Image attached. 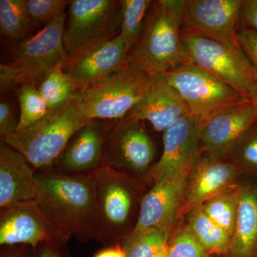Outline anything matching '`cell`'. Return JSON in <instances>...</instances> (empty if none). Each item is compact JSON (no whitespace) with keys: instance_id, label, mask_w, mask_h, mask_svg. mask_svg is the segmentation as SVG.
Instances as JSON below:
<instances>
[{"instance_id":"obj_1","label":"cell","mask_w":257,"mask_h":257,"mask_svg":"<svg viewBox=\"0 0 257 257\" xmlns=\"http://www.w3.org/2000/svg\"><path fill=\"white\" fill-rule=\"evenodd\" d=\"M35 201L64 232L81 243L100 241L97 199L91 175L37 171Z\"/></svg>"},{"instance_id":"obj_2","label":"cell","mask_w":257,"mask_h":257,"mask_svg":"<svg viewBox=\"0 0 257 257\" xmlns=\"http://www.w3.org/2000/svg\"><path fill=\"white\" fill-rule=\"evenodd\" d=\"M185 2H153L143 33L128 54L131 65L155 75L189 63L181 28Z\"/></svg>"},{"instance_id":"obj_3","label":"cell","mask_w":257,"mask_h":257,"mask_svg":"<svg viewBox=\"0 0 257 257\" xmlns=\"http://www.w3.org/2000/svg\"><path fill=\"white\" fill-rule=\"evenodd\" d=\"M90 120L79 92L43 119L1 141L20 152L35 170H50L72 137Z\"/></svg>"},{"instance_id":"obj_4","label":"cell","mask_w":257,"mask_h":257,"mask_svg":"<svg viewBox=\"0 0 257 257\" xmlns=\"http://www.w3.org/2000/svg\"><path fill=\"white\" fill-rule=\"evenodd\" d=\"M66 18L67 15H62L36 35L19 42L11 63L0 65L2 94L26 84L37 87L49 71L67 60L63 40Z\"/></svg>"},{"instance_id":"obj_5","label":"cell","mask_w":257,"mask_h":257,"mask_svg":"<svg viewBox=\"0 0 257 257\" xmlns=\"http://www.w3.org/2000/svg\"><path fill=\"white\" fill-rule=\"evenodd\" d=\"M95 184L100 242L121 243L135 228L133 224L138 198L135 177L104 165L92 173Z\"/></svg>"},{"instance_id":"obj_6","label":"cell","mask_w":257,"mask_h":257,"mask_svg":"<svg viewBox=\"0 0 257 257\" xmlns=\"http://www.w3.org/2000/svg\"><path fill=\"white\" fill-rule=\"evenodd\" d=\"M153 75L130 65L80 91L91 119H124L146 94Z\"/></svg>"},{"instance_id":"obj_7","label":"cell","mask_w":257,"mask_h":257,"mask_svg":"<svg viewBox=\"0 0 257 257\" xmlns=\"http://www.w3.org/2000/svg\"><path fill=\"white\" fill-rule=\"evenodd\" d=\"M162 74L201 126L225 109L249 99L192 64L179 66Z\"/></svg>"},{"instance_id":"obj_8","label":"cell","mask_w":257,"mask_h":257,"mask_svg":"<svg viewBox=\"0 0 257 257\" xmlns=\"http://www.w3.org/2000/svg\"><path fill=\"white\" fill-rule=\"evenodd\" d=\"M182 40L189 63L248 97L257 82V74L241 49L182 30Z\"/></svg>"},{"instance_id":"obj_9","label":"cell","mask_w":257,"mask_h":257,"mask_svg":"<svg viewBox=\"0 0 257 257\" xmlns=\"http://www.w3.org/2000/svg\"><path fill=\"white\" fill-rule=\"evenodd\" d=\"M68 9L63 37L68 55L119 35V1L72 0Z\"/></svg>"},{"instance_id":"obj_10","label":"cell","mask_w":257,"mask_h":257,"mask_svg":"<svg viewBox=\"0 0 257 257\" xmlns=\"http://www.w3.org/2000/svg\"><path fill=\"white\" fill-rule=\"evenodd\" d=\"M70 238L51 220L35 199L0 211L1 246L27 245L32 251L42 243L66 247Z\"/></svg>"},{"instance_id":"obj_11","label":"cell","mask_w":257,"mask_h":257,"mask_svg":"<svg viewBox=\"0 0 257 257\" xmlns=\"http://www.w3.org/2000/svg\"><path fill=\"white\" fill-rule=\"evenodd\" d=\"M155 157V145L141 121L125 117L111 122L104 165L132 177L147 179Z\"/></svg>"},{"instance_id":"obj_12","label":"cell","mask_w":257,"mask_h":257,"mask_svg":"<svg viewBox=\"0 0 257 257\" xmlns=\"http://www.w3.org/2000/svg\"><path fill=\"white\" fill-rule=\"evenodd\" d=\"M243 0H187L184 5V32L208 37L234 48Z\"/></svg>"},{"instance_id":"obj_13","label":"cell","mask_w":257,"mask_h":257,"mask_svg":"<svg viewBox=\"0 0 257 257\" xmlns=\"http://www.w3.org/2000/svg\"><path fill=\"white\" fill-rule=\"evenodd\" d=\"M200 130V124L189 114L167 128L164 133L162 156L152 166L147 180L155 184L189 173L202 153Z\"/></svg>"},{"instance_id":"obj_14","label":"cell","mask_w":257,"mask_h":257,"mask_svg":"<svg viewBox=\"0 0 257 257\" xmlns=\"http://www.w3.org/2000/svg\"><path fill=\"white\" fill-rule=\"evenodd\" d=\"M128 54L126 44L118 35L70 54L63 68L80 92L130 65Z\"/></svg>"},{"instance_id":"obj_15","label":"cell","mask_w":257,"mask_h":257,"mask_svg":"<svg viewBox=\"0 0 257 257\" xmlns=\"http://www.w3.org/2000/svg\"><path fill=\"white\" fill-rule=\"evenodd\" d=\"M257 119V105L251 99L225 109L202 125V153L229 160L243 134Z\"/></svg>"},{"instance_id":"obj_16","label":"cell","mask_w":257,"mask_h":257,"mask_svg":"<svg viewBox=\"0 0 257 257\" xmlns=\"http://www.w3.org/2000/svg\"><path fill=\"white\" fill-rule=\"evenodd\" d=\"M111 122L90 120L72 137L50 170L71 175H89L104 165Z\"/></svg>"},{"instance_id":"obj_17","label":"cell","mask_w":257,"mask_h":257,"mask_svg":"<svg viewBox=\"0 0 257 257\" xmlns=\"http://www.w3.org/2000/svg\"><path fill=\"white\" fill-rule=\"evenodd\" d=\"M189 174L154 184L143 196L137 224L130 236L152 230L171 234L177 211L183 204Z\"/></svg>"},{"instance_id":"obj_18","label":"cell","mask_w":257,"mask_h":257,"mask_svg":"<svg viewBox=\"0 0 257 257\" xmlns=\"http://www.w3.org/2000/svg\"><path fill=\"white\" fill-rule=\"evenodd\" d=\"M239 170L229 160L202 153L189 172L183 210L190 211L209 199L236 188Z\"/></svg>"},{"instance_id":"obj_19","label":"cell","mask_w":257,"mask_h":257,"mask_svg":"<svg viewBox=\"0 0 257 257\" xmlns=\"http://www.w3.org/2000/svg\"><path fill=\"white\" fill-rule=\"evenodd\" d=\"M189 114V109L177 91L162 74L153 75L143 99L126 117L148 121L157 132H163L179 119Z\"/></svg>"},{"instance_id":"obj_20","label":"cell","mask_w":257,"mask_h":257,"mask_svg":"<svg viewBox=\"0 0 257 257\" xmlns=\"http://www.w3.org/2000/svg\"><path fill=\"white\" fill-rule=\"evenodd\" d=\"M36 172L20 152L0 142V209L35 200Z\"/></svg>"},{"instance_id":"obj_21","label":"cell","mask_w":257,"mask_h":257,"mask_svg":"<svg viewBox=\"0 0 257 257\" xmlns=\"http://www.w3.org/2000/svg\"><path fill=\"white\" fill-rule=\"evenodd\" d=\"M233 257H257V183L239 184L237 216L231 247Z\"/></svg>"},{"instance_id":"obj_22","label":"cell","mask_w":257,"mask_h":257,"mask_svg":"<svg viewBox=\"0 0 257 257\" xmlns=\"http://www.w3.org/2000/svg\"><path fill=\"white\" fill-rule=\"evenodd\" d=\"M188 226L208 252L224 254L231 251L232 237L211 220L202 206L189 211Z\"/></svg>"},{"instance_id":"obj_23","label":"cell","mask_w":257,"mask_h":257,"mask_svg":"<svg viewBox=\"0 0 257 257\" xmlns=\"http://www.w3.org/2000/svg\"><path fill=\"white\" fill-rule=\"evenodd\" d=\"M119 37L126 44L128 51L133 50L143 33L148 13L154 1L120 0Z\"/></svg>"},{"instance_id":"obj_24","label":"cell","mask_w":257,"mask_h":257,"mask_svg":"<svg viewBox=\"0 0 257 257\" xmlns=\"http://www.w3.org/2000/svg\"><path fill=\"white\" fill-rule=\"evenodd\" d=\"M32 25L25 0H0V33L15 41L30 38Z\"/></svg>"},{"instance_id":"obj_25","label":"cell","mask_w":257,"mask_h":257,"mask_svg":"<svg viewBox=\"0 0 257 257\" xmlns=\"http://www.w3.org/2000/svg\"><path fill=\"white\" fill-rule=\"evenodd\" d=\"M38 89L46 101L49 111L63 105L79 92L73 79L64 71L63 64H59L49 71Z\"/></svg>"},{"instance_id":"obj_26","label":"cell","mask_w":257,"mask_h":257,"mask_svg":"<svg viewBox=\"0 0 257 257\" xmlns=\"http://www.w3.org/2000/svg\"><path fill=\"white\" fill-rule=\"evenodd\" d=\"M239 201V185L202 204L203 211L229 236L234 235Z\"/></svg>"},{"instance_id":"obj_27","label":"cell","mask_w":257,"mask_h":257,"mask_svg":"<svg viewBox=\"0 0 257 257\" xmlns=\"http://www.w3.org/2000/svg\"><path fill=\"white\" fill-rule=\"evenodd\" d=\"M20 116L18 131H22L43 119L49 113L48 106L37 86L26 84L18 89Z\"/></svg>"},{"instance_id":"obj_28","label":"cell","mask_w":257,"mask_h":257,"mask_svg":"<svg viewBox=\"0 0 257 257\" xmlns=\"http://www.w3.org/2000/svg\"><path fill=\"white\" fill-rule=\"evenodd\" d=\"M229 160L240 174L257 177V119L240 139Z\"/></svg>"},{"instance_id":"obj_29","label":"cell","mask_w":257,"mask_h":257,"mask_svg":"<svg viewBox=\"0 0 257 257\" xmlns=\"http://www.w3.org/2000/svg\"><path fill=\"white\" fill-rule=\"evenodd\" d=\"M170 234L160 230L130 235L121 243L126 257H157Z\"/></svg>"},{"instance_id":"obj_30","label":"cell","mask_w":257,"mask_h":257,"mask_svg":"<svg viewBox=\"0 0 257 257\" xmlns=\"http://www.w3.org/2000/svg\"><path fill=\"white\" fill-rule=\"evenodd\" d=\"M209 253L187 225L167 243V257H209Z\"/></svg>"},{"instance_id":"obj_31","label":"cell","mask_w":257,"mask_h":257,"mask_svg":"<svg viewBox=\"0 0 257 257\" xmlns=\"http://www.w3.org/2000/svg\"><path fill=\"white\" fill-rule=\"evenodd\" d=\"M29 16L33 27L43 28L65 15L69 1L65 0H25Z\"/></svg>"},{"instance_id":"obj_32","label":"cell","mask_w":257,"mask_h":257,"mask_svg":"<svg viewBox=\"0 0 257 257\" xmlns=\"http://www.w3.org/2000/svg\"><path fill=\"white\" fill-rule=\"evenodd\" d=\"M237 42L243 55L257 74V31L242 27L238 30Z\"/></svg>"},{"instance_id":"obj_33","label":"cell","mask_w":257,"mask_h":257,"mask_svg":"<svg viewBox=\"0 0 257 257\" xmlns=\"http://www.w3.org/2000/svg\"><path fill=\"white\" fill-rule=\"evenodd\" d=\"M20 119L17 118L9 101H0V138L4 140L18 131Z\"/></svg>"},{"instance_id":"obj_34","label":"cell","mask_w":257,"mask_h":257,"mask_svg":"<svg viewBox=\"0 0 257 257\" xmlns=\"http://www.w3.org/2000/svg\"><path fill=\"white\" fill-rule=\"evenodd\" d=\"M240 20L244 28L257 31V0H243Z\"/></svg>"},{"instance_id":"obj_35","label":"cell","mask_w":257,"mask_h":257,"mask_svg":"<svg viewBox=\"0 0 257 257\" xmlns=\"http://www.w3.org/2000/svg\"><path fill=\"white\" fill-rule=\"evenodd\" d=\"M67 248L42 243L33 251V257H67Z\"/></svg>"},{"instance_id":"obj_36","label":"cell","mask_w":257,"mask_h":257,"mask_svg":"<svg viewBox=\"0 0 257 257\" xmlns=\"http://www.w3.org/2000/svg\"><path fill=\"white\" fill-rule=\"evenodd\" d=\"M0 257H33V251L27 245L3 246Z\"/></svg>"},{"instance_id":"obj_37","label":"cell","mask_w":257,"mask_h":257,"mask_svg":"<svg viewBox=\"0 0 257 257\" xmlns=\"http://www.w3.org/2000/svg\"><path fill=\"white\" fill-rule=\"evenodd\" d=\"M94 257H126V254L121 243H116L101 250Z\"/></svg>"},{"instance_id":"obj_38","label":"cell","mask_w":257,"mask_h":257,"mask_svg":"<svg viewBox=\"0 0 257 257\" xmlns=\"http://www.w3.org/2000/svg\"><path fill=\"white\" fill-rule=\"evenodd\" d=\"M248 98L251 99L253 101H254L257 105V82L256 84H255V85L253 86L252 89H251L249 96H248Z\"/></svg>"},{"instance_id":"obj_39","label":"cell","mask_w":257,"mask_h":257,"mask_svg":"<svg viewBox=\"0 0 257 257\" xmlns=\"http://www.w3.org/2000/svg\"><path fill=\"white\" fill-rule=\"evenodd\" d=\"M167 243L162 246V248L159 252L158 255H157V257H167Z\"/></svg>"}]
</instances>
